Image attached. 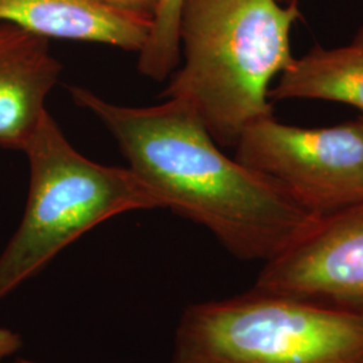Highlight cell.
Segmentation results:
<instances>
[{
  "mask_svg": "<svg viewBox=\"0 0 363 363\" xmlns=\"http://www.w3.org/2000/svg\"><path fill=\"white\" fill-rule=\"evenodd\" d=\"M69 91L111 132L162 208L206 228L234 257L267 262L319 220L277 182L225 155L179 100L127 106L81 86Z\"/></svg>",
  "mask_w": 363,
  "mask_h": 363,
  "instance_id": "cell-1",
  "label": "cell"
},
{
  "mask_svg": "<svg viewBox=\"0 0 363 363\" xmlns=\"http://www.w3.org/2000/svg\"><path fill=\"white\" fill-rule=\"evenodd\" d=\"M298 4L279 0H183V64L163 99L189 105L220 147H235L249 125L273 116V79L294 62Z\"/></svg>",
  "mask_w": 363,
  "mask_h": 363,
  "instance_id": "cell-2",
  "label": "cell"
},
{
  "mask_svg": "<svg viewBox=\"0 0 363 363\" xmlns=\"http://www.w3.org/2000/svg\"><path fill=\"white\" fill-rule=\"evenodd\" d=\"M23 152L30 166L28 195L21 223L0 253V301L105 220L162 208L130 167L104 166L79 154L50 113Z\"/></svg>",
  "mask_w": 363,
  "mask_h": 363,
  "instance_id": "cell-3",
  "label": "cell"
},
{
  "mask_svg": "<svg viewBox=\"0 0 363 363\" xmlns=\"http://www.w3.org/2000/svg\"><path fill=\"white\" fill-rule=\"evenodd\" d=\"M172 363H363V315L250 288L190 304Z\"/></svg>",
  "mask_w": 363,
  "mask_h": 363,
  "instance_id": "cell-4",
  "label": "cell"
},
{
  "mask_svg": "<svg viewBox=\"0 0 363 363\" xmlns=\"http://www.w3.org/2000/svg\"><path fill=\"white\" fill-rule=\"evenodd\" d=\"M235 159L277 182L318 216L363 201L361 120L303 128L265 117L242 132Z\"/></svg>",
  "mask_w": 363,
  "mask_h": 363,
  "instance_id": "cell-5",
  "label": "cell"
},
{
  "mask_svg": "<svg viewBox=\"0 0 363 363\" xmlns=\"http://www.w3.org/2000/svg\"><path fill=\"white\" fill-rule=\"evenodd\" d=\"M252 288L363 315V201L320 216Z\"/></svg>",
  "mask_w": 363,
  "mask_h": 363,
  "instance_id": "cell-6",
  "label": "cell"
},
{
  "mask_svg": "<svg viewBox=\"0 0 363 363\" xmlns=\"http://www.w3.org/2000/svg\"><path fill=\"white\" fill-rule=\"evenodd\" d=\"M62 73L49 39L0 22V147L25 151Z\"/></svg>",
  "mask_w": 363,
  "mask_h": 363,
  "instance_id": "cell-7",
  "label": "cell"
},
{
  "mask_svg": "<svg viewBox=\"0 0 363 363\" xmlns=\"http://www.w3.org/2000/svg\"><path fill=\"white\" fill-rule=\"evenodd\" d=\"M0 22L42 38L67 39L140 52L152 21L101 0H0Z\"/></svg>",
  "mask_w": 363,
  "mask_h": 363,
  "instance_id": "cell-8",
  "label": "cell"
},
{
  "mask_svg": "<svg viewBox=\"0 0 363 363\" xmlns=\"http://www.w3.org/2000/svg\"><path fill=\"white\" fill-rule=\"evenodd\" d=\"M271 101L322 100L350 105L363 113V27L350 43L313 48L295 58L269 91Z\"/></svg>",
  "mask_w": 363,
  "mask_h": 363,
  "instance_id": "cell-9",
  "label": "cell"
},
{
  "mask_svg": "<svg viewBox=\"0 0 363 363\" xmlns=\"http://www.w3.org/2000/svg\"><path fill=\"white\" fill-rule=\"evenodd\" d=\"M183 0H160L152 26L139 52V72L154 81H164L181 61L179 19Z\"/></svg>",
  "mask_w": 363,
  "mask_h": 363,
  "instance_id": "cell-10",
  "label": "cell"
},
{
  "mask_svg": "<svg viewBox=\"0 0 363 363\" xmlns=\"http://www.w3.org/2000/svg\"><path fill=\"white\" fill-rule=\"evenodd\" d=\"M118 10L136 13L152 21L160 0H101Z\"/></svg>",
  "mask_w": 363,
  "mask_h": 363,
  "instance_id": "cell-11",
  "label": "cell"
},
{
  "mask_svg": "<svg viewBox=\"0 0 363 363\" xmlns=\"http://www.w3.org/2000/svg\"><path fill=\"white\" fill-rule=\"evenodd\" d=\"M22 346L23 340L18 333L6 327H0V363L6 358L13 357V354L22 349Z\"/></svg>",
  "mask_w": 363,
  "mask_h": 363,
  "instance_id": "cell-12",
  "label": "cell"
},
{
  "mask_svg": "<svg viewBox=\"0 0 363 363\" xmlns=\"http://www.w3.org/2000/svg\"><path fill=\"white\" fill-rule=\"evenodd\" d=\"M13 363H39L35 362V361H30V359H26V358H19V359H16Z\"/></svg>",
  "mask_w": 363,
  "mask_h": 363,
  "instance_id": "cell-13",
  "label": "cell"
},
{
  "mask_svg": "<svg viewBox=\"0 0 363 363\" xmlns=\"http://www.w3.org/2000/svg\"><path fill=\"white\" fill-rule=\"evenodd\" d=\"M283 4H298V0H279Z\"/></svg>",
  "mask_w": 363,
  "mask_h": 363,
  "instance_id": "cell-14",
  "label": "cell"
},
{
  "mask_svg": "<svg viewBox=\"0 0 363 363\" xmlns=\"http://www.w3.org/2000/svg\"><path fill=\"white\" fill-rule=\"evenodd\" d=\"M359 120H361V123H362V124H363V116L361 117V118H359Z\"/></svg>",
  "mask_w": 363,
  "mask_h": 363,
  "instance_id": "cell-15",
  "label": "cell"
}]
</instances>
